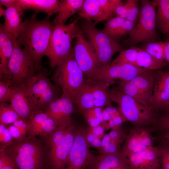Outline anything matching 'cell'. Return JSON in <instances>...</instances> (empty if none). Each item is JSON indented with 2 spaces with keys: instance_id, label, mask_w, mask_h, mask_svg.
Returning a JSON list of instances; mask_svg holds the SVG:
<instances>
[{
  "instance_id": "5b68a950",
  "label": "cell",
  "mask_w": 169,
  "mask_h": 169,
  "mask_svg": "<svg viewBox=\"0 0 169 169\" xmlns=\"http://www.w3.org/2000/svg\"><path fill=\"white\" fill-rule=\"evenodd\" d=\"M80 25L83 34L95 54L99 68L110 64L113 55L123 50L121 45L102 30L97 29L92 21L84 20Z\"/></svg>"
},
{
  "instance_id": "ffe728a7",
  "label": "cell",
  "mask_w": 169,
  "mask_h": 169,
  "mask_svg": "<svg viewBox=\"0 0 169 169\" xmlns=\"http://www.w3.org/2000/svg\"><path fill=\"white\" fill-rule=\"evenodd\" d=\"M14 40L0 24V81H10V75L8 68L9 60L14 48Z\"/></svg>"
},
{
  "instance_id": "681fc988",
  "label": "cell",
  "mask_w": 169,
  "mask_h": 169,
  "mask_svg": "<svg viewBox=\"0 0 169 169\" xmlns=\"http://www.w3.org/2000/svg\"><path fill=\"white\" fill-rule=\"evenodd\" d=\"M106 121L103 122L100 125L93 128H91L94 134L96 137L100 139L103 138L106 131Z\"/></svg>"
},
{
  "instance_id": "b9f144b4",
  "label": "cell",
  "mask_w": 169,
  "mask_h": 169,
  "mask_svg": "<svg viewBox=\"0 0 169 169\" xmlns=\"http://www.w3.org/2000/svg\"><path fill=\"white\" fill-rule=\"evenodd\" d=\"M13 138L7 126L0 124V147L5 148L13 141Z\"/></svg>"
},
{
  "instance_id": "30bf717a",
  "label": "cell",
  "mask_w": 169,
  "mask_h": 169,
  "mask_svg": "<svg viewBox=\"0 0 169 169\" xmlns=\"http://www.w3.org/2000/svg\"><path fill=\"white\" fill-rule=\"evenodd\" d=\"M155 71L148 70L129 81L120 80L116 87L139 103L150 108Z\"/></svg>"
},
{
  "instance_id": "2e32d148",
  "label": "cell",
  "mask_w": 169,
  "mask_h": 169,
  "mask_svg": "<svg viewBox=\"0 0 169 169\" xmlns=\"http://www.w3.org/2000/svg\"><path fill=\"white\" fill-rule=\"evenodd\" d=\"M73 101L62 94L49 104L44 111L56 123L58 126L67 127L72 123V115L75 110Z\"/></svg>"
},
{
  "instance_id": "816d5d0a",
  "label": "cell",
  "mask_w": 169,
  "mask_h": 169,
  "mask_svg": "<svg viewBox=\"0 0 169 169\" xmlns=\"http://www.w3.org/2000/svg\"><path fill=\"white\" fill-rule=\"evenodd\" d=\"M95 137V136L93 132L91 129L88 127L86 128L85 137L87 145L90 147L92 142Z\"/></svg>"
},
{
  "instance_id": "5bb4252c",
  "label": "cell",
  "mask_w": 169,
  "mask_h": 169,
  "mask_svg": "<svg viewBox=\"0 0 169 169\" xmlns=\"http://www.w3.org/2000/svg\"><path fill=\"white\" fill-rule=\"evenodd\" d=\"M76 127L72 123L61 141L47 153V169H66L68 157L73 145Z\"/></svg>"
},
{
  "instance_id": "6125c7cd",
  "label": "cell",
  "mask_w": 169,
  "mask_h": 169,
  "mask_svg": "<svg viewBox=\"0 0 169 169\" xmlns=\"http://www.w3.org/2000/svg\"><path fill=\"white\" fill-rule=\"evenodd\" d=\"M163 112H169V102L164 107L162 113Z\"/></svg>"
},
{
  "instance_id": "11a10c76",
  "label": "cell",
  "mask_w": 169,
  "mask_h": 169,
  "mask_svg": "<svg viewBox=\"0 0 169 169\" xmlns=\"http://www.w3.org/2000/svg\"><path fill=\"white\" fill-rule=\"evenodd\" d=\"M112 119L114 121L115 127L121 126L123 123L126 122L121 115L115 116Z\"/></svg>"
},
{
  "instance_id": "ac0fdd59",
  "label": "cell",
  "mask_w": 169,
  "mask_h": 169,
  "mask_svg": "<svg viewBox=\"0 0 169 169\" xmlns=\"http://www.w3.org/2000/svg\"><path fill=\"white\" fill-rule=\"evenodd\" d=\"M9 102L11 107L20 117L27 121L33 112L37 110L23 83L13 86Z\"/></svg>"
},
{
  "instance_id": "f6af8a7d",
  "label": "cell",
  "mask_w": 169,
  "mask_h": 169,
  "mask_svg": "<svg viewBox=\"0 0 169 169\" xmlns=\"http://www.w3.org/2000/svg\"><path fill=\"white\" fill-rule=\"evenodd\" d=\"M120 145L111 140L110 143L105 147L98 150L100 155H105L117 152L121 150Z\"/></svg>"
},
{
  "instance_id": "3957f363",
  "label": "cell",
  "mask_w": 169,
  "mask_h": 169,
  "mask_svg": "<svg viewBox=\"0 0 169 169\" xmlns=\"http://www.w3.org/2000/svg\"><path fill=\"white\" fill-rule=\"evenodd\" d=\"M112 101L118 105L117 109L125 121L133 126H156L160 114L136 101L116 87L110 90Z\"/></svg>"
},
{
  "instance_id": "680465c9",
  "label": "cell",
  "mask_w": 169,
  "mask_h": 169,
  "mask_svg": "<svg viewBox=\"0 0 169 169\" xmlns=\"http://www.w3.org/2000/svg\"><path fill=\"white\" fill-rule=\"evenodd\" d=\"M102 113L104 120L105 121H109L112 119V115L108 112L105 109H103Z\"/></svg>"
},
{
  "instance_id": "52a82bcc",
  "label": "cell",
  "mask_w": 169,
  "mask_h": 169,
  "mask_svg": "<svg viewBox=\"0 0 169 169\" xmlns=\"http://www.w3.org/2000/svg\"><path fill=\"white\" fill-rule=\"evenodd\" d=\"M84 76L73 52L56 67L51 79L75 104L76 95L84 82Z\"/></svg>"
},
{
  "instance_id": "c3c4849f",
  "label": "cell",
  "mask_w": 169,
  "mask_h": 169,
  "mask_svg": "<svg viewBox=\"0 0 169 169\" xmlns=\"http://www.w3.org/2000/svg\"><path fill=\"white\" fill-rule=\"evenodd\" d=\"M127 13V9L125 3L121 2L116 6L115 11V15L125 19Z\"/></svg>"
},
{
  "instance_id": "ba28073f",
  "label": "cell",
  "mask_w": 169,
  "mask_h": 169,
  "mask_svg": "<svg viewBox=\"0 0 169 169\" xmlns=\"http://www.w3.org/2000/svg\"><path fill=\"white\" fill-rule=\"evenodd\" d=\"M138 22L133 32L124 41L126 46L141 43L156 42L159 36L156 30V7L154 1L141 0Z\"/></svg>"
},
{
  "instance_id": "7c38bea8",
  "label": "cell",
  "mask_w": 169,
  "mask_h": 169,
  "mask_svg": "<svg viewBox=\"0 0 169 169\" xmlns=\"http://www.w3.org/2000/svg\"><path fill=\"white\" fill-rule=\"evenodd\" d=\"M152 126H133L129 130L124 141L122 151L126 157L131 154L144 151L154 146L157 141Z\"/></svg>"
},
{
  "instance_id": "d6986e66",
  "label": "cell",
  "mask_w": 169,
  "mask_h": 169,
  "mask_svg": "<svg viewBox=\"0 0 169 169\" xmlns=\"http://www.w3.org/2000/svg\"><path fill=\"white\" fill-rule=\"evenodd\" d=\"M126 158L131 169H159V151L156 146L131 154Z\"/></svg>"
},
{
  "instance_id": "6f0895ef",
  "label": "cell",
  "mask_w": 169,
  "mask_h": 169,
  "mask_svg": "<svg viewBox=\"0 0 169 169\" xmlns=\"http://www.w3.org/2000/svg\"><path fill=\"white\" fill-rule=\"evenodd\" d=\"M101 143L102 140L101 139L95 136L91 144L90 147H94L98 150L100 147Z\"/></svg>"
},
{
  "instance_id": "277c9868",
  "label": "cell",
  "mask_w": 169,
  "mask_h": 169,
  "mask_svg": "<svg viewBox=\"0 0 169 169\" xmlns=\"http://www.w3.org/2000/svg\"><path fill=\"white\" fill-rule=\"evenodd\" d=\"M77 19L71 23L53 26L48 48L45 56L49 59L51 69L56 67L74 52L72 47L80 28Z\"/></svg>"
},
{
  "instance_id": "6da1fadb",
  "label": "cell",
  "mask_w": 169,
  "mask_h": 169,
  "mask_svg": "<svg viewBox=\"0 0 169 169\" xmlns=\"http://www.w3.org/2000/svg\"><path fill=\"white\" fill-rule=\"evenodd\" d=\"M50 16L38 20L36 14L33 13L23 21L16 42L24 49L41 68V61L45 56L49 45L53 26L50 21Z\"/></svg>"
},
{
  "instance_id": "9f6ffc18",
  "label": "cell",
  "mask_w": 169,
  "mask_h": 169,
  "mask_svg": "<svg viewBox=\"0 0 169 169\" xmlns=\"http://www.w3.org/2000/svg\"><path fill=\"white\" fill-rule=\"evenodd\" d=\"M111 140V138L109 134H105L102 140L101 146L98 150L102 148L107 146L110 143Z\"/></svg>"
},
{
  "instance_id": "f35d334b",
  "label": "cell",
  "mask_w": 169,
  "mask_h": 169,
  "mask_svg": "<svg viewBox=\"0 0 169 169\" xmlns=\"http://www.w3.org/2000/svg\"><path fill=\"white\" fill-rule=\"evenodd\" d=\"M0 169H18L14 161L3 147L0 149Z\"/></svg>"
},
{
  "instance_id": "91938a15",
  "label": "cell",
  "mask_w": 169,
  "mask_h": 169,
  "mask_svg": "<svg viewBox=\"0 0 169 169\" xmlns=\"http://www.w3.org/2000/svg\"><path fill=\"white\" fill-rule=\"evenodd\" d=\"M5 10H4L2 7L1 5H0V16L2 17L3 16H4L5 13Z\"/></svg>"
},
{
  "instance_id": "d590c367",
  "label": "cell",
  "mask_w": 169,
  "mask_h": 169,
  "mask_svg": "<svg viewBox=\"0 0 169 169\" xmlns=\"http://www.w3.org/2000/svg\"><path fill=\"white\" fill-rule=\"evenodd\" d=\"M157 139L159 169H169V145Z\"/></svg>"
},
{
  "instance_id": "60d3db41",
  "label": "cell",
  "mask_w": 169,
  "mask_h": 169,
  "mask_svg": "<svg viewBox=\"0 0 169 169\" xmlns=\"http://www.w3.org/2000/svg\"><path fill=\"white\" fill-rule=\"evenodd\" d=\"M128 132L121 125L115 127L112 129L109 134L111 140L121 144L125 141Z\"/></svg>"
},
{
  "instance_id": "836d02e7",
  "label": "cell",
  "mask_w": 169,
  "mask_h": 169,
  "mask_svg": "<svg viewBox=\"0 0 169 169\" xmlns=\"http://www.w3.org/2000/svg\"><path fill=\"white\" fill-rule=\"evenodd\" d=\"M21 117L7 102L0 103V123L5 125L13 124Z\"/></svg>"
},
{
  "instance_id": "7dc6e473",
  "label": "cell",
  "mask_w": 169,
  "mask_h": 169,
  "mask_svg": "<svg viewBox=\"0 0 169 169\" xmlns=\"http://www.w3.org/2000/svg\"><path fill=\"white\" fill-rule=\"evenodd\" d=\"M103 110V107H95L86 111L82 114L86 120L88 119L97 117Z\"/></svg>"
},
{
  "instance_id": "4dcf8cb0",
  "label": "cell",
  "mask_w": 169,
  "mask_h": 169,
  "mask_svg": "<svg viewBox=\"0 0 169 169\" xmlns=\"http://www.w3.org/2000/svg\"><path fill=\"white\" fill-rule=\"evenodd\" d=\"M138 47L132 46L127 49L122 50L110 64L112 65L131 64L136 66L138 53Z\"/></svg>"
},
{
  "instance_id": "d4e9b609",
  "label": "cell",
  "mask_w": 169,
  "mask_h": 169,
  "mask_svg": "<svg viewBox=\"0 0 169 169\" xmlns=\"http://www.w3.org/2000/svg\"><path fill=\"white\" fill-rule=\"evenodd\" d=\"M84 0H61L57 15L51 22L52 26L64 24L66 21L82 7Z\"/></svg>"
},
{
  "instance_id": "db71d44e",
  "label": "cell",
  "mask_w": 169,
  "mask_h": 169,
  "mask_svg": "<svg viewBox=\"0 0 169 169\" xmlns=\"http://www.w3.org/2000/svg\"><path fill=\"white\" fill-rule=\"evenodd\" d=\"M17 2L18 0H0V5L5 6L7 8L13 6Z\"/></svg>"
},
{
  "instance_id": "f546056e",
  "label": "cell",
  "mask_w": 169,
  "mask_h": 169,
  "mask_svg": "<svg viewBox=\"0 0 169 169\" xmlns=\"http://www.w3.org/2000/svg\"><path fill=\"white\" fill-rule=\"evenodd\" d=\"M92 87L95 107H103L110 105L112 101L110 90L102 83L94 80Z\"/></svg>"
},
{
  "instance_id": "484cf974",
  "label": "cell",
  "mask_w": 169,
  "mask_h": 169,
  "mask_svg": "<svg viewBox=\"0 0 169 169\" xmlns=\"http://www.w3.org/2000/svg\"><path fill=\"white\" fill-rule=\"evenodd\" d=\"M77 13L79 18L94 21L95 25L102 21L106 20L98 0H84Z\"/></svg>"
},
{
  "instance_id": "bcb514c9",
  "label": "cell",
  "mask_w": 169,
  "mask_h": 169,
  "mask_svg": "<svg viewBox=\"0 0 169 169\" xmlns=\"http://www.w3.org/2000/svg\"><path fill=\"white\" fill-rule=\"evenodd\" d=\"M7 127L14 141L22 140L27 137L26 133L13 125H8Z\"/></svg>"
},
{
  "instance_id": "8fae6325",
  "label": "cell",
  "mask_w": 169,
  "mask_h": 169,
  "mask_svg": "<svg viewBox=\"0 0 169 169\" xmlns=\"http://www.w3.org/2000/svg\"><path fill=\"white\" fill-rule=\"evenodd\" d=\"M74 49L75 59L84 77L95 80L99 68L95 54L80 28L75 37Z\"/></svg>"
},
{
  "instance_id": "9a60e30c",
  "label": "cell",
  "mask_w": 169,
  "mask_h": 169,
  "mask_svg": "<svg viewBox=\"0 0 169 169\" xmlns=\"http://www.w3.org/2000/svg\"><path fill=\"white\" fill-rule=\"evenodd\" d=\"M86 128L76 127L75 137L67 162L66 169H83L89 161V151L85 137Z\"/></svg>"
},
{
  "instance_id": "7402d4cb",
  "label": "cell",
  "mask_w": 169,
  "mask_h": 169,
  "mask_svg": "<svg viewBox=\"0 0 169 169\" xmlns=\"http://www.w3.org/2000/svg\"><path fill=\"white\" fill-rule=\"evenodd\" d=\"M18 2L13 6L6 8L4 16V22L3 24L4 29L14 40H16L23 22L24 11Z\"/></svg>"
},
{
  "instance_id": "f907efd6",
  "label": "cell",
  "mask_w": 169,
  "mask_h": 169,
  "mask_svg": "<svg viewBox=\"0 0 169 169\" xmlns=\"http://www.w3.org/2000/svg\"><path fill=\"white\" fill-rule=\"evenodd\" d=\"M156 132L157 139L169 145V129L163 130Z\"/></svg>"
},
{
  "instance_id": "f1b7e54d",
  "label": "cell",
  "mask_w": 169,
  "mask_h": 169,
  "mask_svg": "<svg viewBox=\"0 0 169 169\" xmlns=\"http://www.w3.org/2000/svg\"><path fill=\"white\" fill-rule=\"evenodd\" d=\"M136 66L151 70H160L168 65L164 60H159L138 47Z\"/></svg>"
},
{
  "instance_id": "ee69618b",
  "label": "cell",
  "mask_w": 169,
  "mask_h": 169,
  "mask_svg": "<svg viewBox=\"0 0 169 169\" xmlns=\"http://www.w3.org/2000/svg\"><path fill=\"white\" fill-rule=\"evenodd\" d=\"M136 24L131 20L125 19L119 32V39L123 36L130 35L134 30Z\"/></svg>"
},
{
  "instance_id": "83f0119b",
  "label": "cell",
  "mask_w": 169,
  "mask_h": 169,
  "mask_svg": "<svg viewBox=\"0 0 169 169\" xmlns=\"http://www.w3.org/2000/svg\"><path fill=\"white\" fill-rule=\"evenodd\" d=\"M58 126L49 116L45 115L39 119L27 132V137L34 138L37 136L44 137L53 132Z\"/></svg>"
},
{
  "instance_id": "e575fe53",
  "label": "cell",
  "mask_w": 169,
  "mask_h": 169,
  "mask_svg": "<svg viewBox=\"0 0 169 169\" xmlns=\"http://www.w3.org/2000/svg\"><path fill=\"white\" fill-rule=\"evenodd\" d=\"M139 48L156 58L159 60L165 61L163 41L143 43Z\"/></svg>"
},
{
  "instance_id": "be15d7a7",
  "label": "cell",
  "mask_w": 169,
  "mask_h": 169,
  "mask_svg": "<svg viewBox=\"0 0 169 169\" xmlns=\"http://www.w3.org/2000/svg\"><path fill=\"white\" fill-rule=\"evenodd\" d=\"M83 169H86V168H83Z\"/></svg>"
},
{
  "instance_id": "e0dca14e",
  "label": "cell",
  "mask_w": 169,
  "mask_h": 169,
  "mask_svg": "<svg viewBox=\"0 0 169 169\" xmlns=\"http://www.w3.org/2000/svg\"><path fill=\"white\" fill-rule=\"evenodd\" d=\"M169 102V71L156 70L152 96L149 107L161 114Z\"/></svg>"
},
{
  "instance_id": "ab89813d",
  "label": "cell",
  "mask_w": 169,
  "mask_h": 169,
  "mask_svg": "<svg viewBox=\"0 0 169 169\" xmlns=\"http://www.w3.org/2000/svg\"><path fill=\"white\" fill-rule=\"evenodd\" d=\"M13 89L10 81H0V103L9 101Z\"/></svg>"
},
{
  "instance_id": "1f68e13d",
  "label": "cell",
  "mask_w": 169,
  "mask_h": 169,
  "mask_svg": "<svg viewBox=\"0 0 169 169\" xmlns=\"http://www.w3.org/2000/svg\"><path fill=\"white\" fill-rule=\"evenodd\" d=\"M68 126H58L51 133L44 137L43 142L47 153L52 150L61 141L68 131Z\"/></svg>"
},
{
  "instance_id": "603a6c76",
  "label": "cell",
  "mask_w": 169,
  "mask_h": 169,
  "mask_svg": "<svg viewBox=\"0 0 169 169\" xmlns=\"http://www.w3.org/2000/svg\"><path fill=\"white\" fill-rule=\"evenodd\" d=\"M61 0H18V3L24 11L32 9L35 13L43 12L50 16L57 14Z\"/></svg>"
},
{
  "instance_id": "74e56055",
  "label": "cell",
  "mask_w": 169,
  "mask_h": 169,
  "mask_svg": "<svg viewBox=\"0 0 169 169\" xmlns=\"http://www.w3.org/2000/svg\"><path fill=\"white\" fill-rule=\"evenodd\" d=\"M107 21L114 17L115 11L121 0H98Z\"/></svg>"
},
{
  "instance_id": "94428289",
  "label": "cell",
  "mask_w": 169,
  "mask_h": 169,
  "mask_svg": "<svg viewBox=\"0 0 169 169\" xmlns=\"http://www.w3.org/2000/svg\"><path fill=\"white\" fill-rule=\"evenodd\" d=\"M118 169H131L128 163L121 166Z\"/></svg>"
},
{
  "instance_id": "9c48e42d",
  "label": "cell",
  "mask_w": 169,
  "mask_h": 169,
  "mask_svg": "<svg viewBox=\"0 0 169 169\" xmlns=\"http://www.w3.org/2000/svg\"><path fill=\"white\" fill-rule=\"evenodd\" d=\"M41 68L38 66L29 53L21 49L16 40H14L13 50L8 64L12 86H17L25 82Z\"/></svg>"
},
{
  "instance_id": "7bdbcfd3",
  "label": "cell",
  "mask_w": 169,
  "mask_h": 169,
  "mask_svg": "<svg viewBox=\"0 0 169 169\" xmlns=\"http://www.w3.org/2000/svg\"><path fill=\"white\" fill-rule=\"evenodd\" d=\"M154 128L156 132L163 130L169 129V112H163L161 114Z\"/></svg>"
},
{
  "instance_id": "8992f818",
  "label": "cell",
  "mask_w": 169,
  "mask_h": 169,
  "mask_svg": "<svg viewBox=\"0 0 169 169\" xmlns=\"http://www.w3.org/2000/svg\"><path fill=\"white\" fill-rule=\"evenodd\" d=\"M46 68H41L23 84L37 110L44 111L47 105L62 94L60 89L47 77Z\"/></svg>"
},
{
  "instance_id": "7a4b0ae2",
  "label": "cell",
  "mask_w": 169,
  "mask_h": 169,
  "mask_svg": "<svg viewBox=\"0 0 169 169\" xmlns=\"http://www.w3.org/2000/svg\"><path fill=\"white\" fill-rule=\"evenodd\" d=\"M5 148L18 169H47V150L41 140L27 137Z\"/></svg>"
},
{
  "instance_id": "4fadbf2b",
  "label": "cell",
  "mask_w": 169,
  "mask_h": 169,
  "mask_svg": "<svg viewBox=\"0 0 169 169\" xmlns=\"http://www.w3.org/2000/svg\"><path fill=\"white\" fill-rule=\"evenodd\" d=\"M148 69L129 64L112 65L110 64L99 68L95 80L108 87L115 83V80L129 81Z\"/></svg>"
},
{
  "instance_id": "44dd1931",
  "label": "cell",
  "mask_w": 169,
  "mask_h": 169,
  "mask_svg": "<svg viewBox=\"0 0 169 169\" xmlns=\"http://www.w3.org/2000/svg\"><path fill=\"white\" fill-rule=\"evenodd\" d=\"M128 163L121 150L113 153L94 156L93 155L86 169H117Z\"/></svg>"
},
{
  "instance_id": "4316f807",
  "label": "cell",
  "mask_w": 169,
  "mask_h": 169,
  "mask_svg": "<svg viewBox=\"0 0 169 169\" xmlns=\"http://www.w3.org/2000/svg\"><path fill=\"white\" fill-rule=\"evenodd\" d=\"M154 1L157 8L156 28L161 32L169 38V0Z\"/></svg>"
},
{
  "instance_id": "d6a6232c",
  "label": "cell",
  "mask_w": 169,
  "mask_h": 169,
  "mask_svg": "<svg viewBox=\"0 0 169 169\" xmlns=\"http://www.w3.org/2000/svg\"><path fill=\"white\" fill-rule=\"evenodd\" d=\"M125 20V19L120 17H113L105 23L102 31L109 37L116 41L119 39V33Z\"/></svg>"
},
{
  "instance_id": "cb8c5ba5",
  "label": "cell",
  "mask_w": 169,
  "mask_h": 169,
  "mask_svg": "<svg viewBox=\"0 0 169 169\" xmlns=\"http://www.w3.org/2000/svg\"><path fill=\"white\" fill-rule=\"evenodd\" d=\"M92 82V79L85 77L84 82L75 96V104L77 105L82 114L95 107Z\"/></svg>"
},
{
  "instance_id": "8d00e7d4",
  "label": "cell",
  "mask_w": 169,
  "mask_h": 169,
  "mask_svg": "<svg viewBox=\"0 0 169 169\" xmlns=\"http://www.w3.org/2000/svg\"><path fill=\"white\" fill-rule=\"evenodd\" d=\"M138 0H127L125 3L127 9L125 19L131 20L137 24L140 12V7Z\"/></svg>"
},
{
  "instance_id": "f5cc1de1",
  "label": "cell",
  "mask_w": 169,
  "mask_h": 169,
  "mask_svg": "<svg viewBox=\"0 0 169 169\" xmlns=\"http://www.w3.org/2000/svg\"><path fill=\"white\" fill-rule=\"evenodd\" d=\"M165 60L169 66V38L163 41Z\"/></svg>"
}]
</instances>
